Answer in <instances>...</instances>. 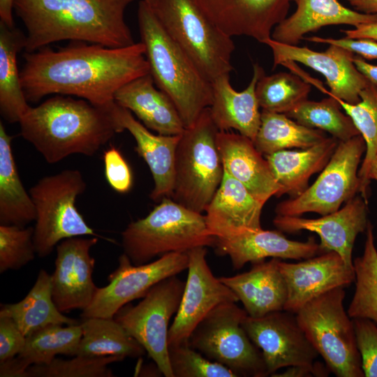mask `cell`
Returning a JSON list of instances; mask_svg holds the SVG:
<instances>
[{"mask_svg": "<svg viewBox=\"0 0 377 377\" xmlns=\"http://www.w3.org/2000/svg\"><path fill=\"white\" fill-rule=\"evenodd\" d=\"M22 87L27 101L50 94L75 96L92 104L114 102L124 84L149 73L145 45L122 47L77 42L57 50L48 46L23 55Z\"/></svg>", "mask_w": 377, "mask_h": 377, "instance_id": "6da1fadb", "label": "cell"}, {"mask_svg": "<svg viewBox=\"0 0 377 377\" xmlns=\"http://www.w3.org/2000/svg\"><path fill=\"white\" fill-rule=\"evenodd\" d=\"M135 0H14L13 13L26 29L25 52L61 40L110 47L135 43L125 22Z\"/></svg>", "mask_w": 377, "mask_h": 377, "instance_id": "7a4b0ae2", "label": "cell"}, {"mask_svg": "<svg viewBox=\"0 0 377 377\" xmlns=\"http://www.w3.org/2000/svg\"><path fill=\"white\" fill-rule=\"evenodd\" d=\"M116 102L100 106L64 95L29 107L19 124L21 136L49 163L73 154L94 156L123 132L114 114Z\"/></svg>", "mask_w": 377, "mask_h": 377, "instance_id": "3957f363", "label": "cell"}, {"mask_svg": "<svg viewBox=\"0 0 377 377\" xmlns=\"http://www.w3.org/2000/svg\"><path fill=\"white\" fill-rule=\"evenodd\" d=\"M138 22L149 73L172 100L185 128L193 125L213 101L212 83L165 31L151 6L138 3Z\"/></svg>", "mask_w": 377, "mask_h": 377, "instance_id": "277c9868", "label": "cell"}, {"mask_svg": "<svg viewBox=\"0 0 377 377\" xmlns=\"http://www.w3.org/2000/svg\"><path fill=\"white\" fill-rule=\"evenodd\" d=\"M205 216L163 198L145 217L130 223L121 232L124 253L135 265L156 256L188 252L199 246H214Z\"/></svg>", "mask_w": 377, "mask_h": 377, "instance_id": "5b68a950", "label": "cell"}, {"mask_svg": "<svg viewBox=\"0 0 377 377\" xmlns=\"http://www.w3.org/2000/svg\"><path fill=\"white\" fill-rule=\"evenodd\" d=\"M219 131L207 108L193 125L185 128L176 149L170 198L201 214L207 208L224 175L216 145Z\"/></svg>", "mask_w": 377, "mask_h": 377, "instance_id": "8992f818", "label": "cell"}, {"mask_svg": "<svg viewBox=\"0 0 377 377\" xmlns=\"http://www.w3.org/2000/svg\"><path fill=\"white\" fill-rule=\"evenodd\" d=\"M150 6L165 31L209 81L230 75L235 48L232 37L191 0H156Z\"/></svg>", "mask_w": 377, "mask_h": 377, "instance_id": "52a82bcc", "label": "cell"}, {"mask_svg": "<svg viewBox=\"0 0 377 377\" xmlns=\"http://www.w3.org/2000/svg\"><path fill=\"white\" fill-rule=\"evenodd\" d=\"M86 188L82 172L67 169L41 178L29 189L36 211L34 241L39 257L50 255L68 238L103 237L88 226L77 209L76 200Z\"/></svg>", "mask_w": 377, "mask_h": 377, "instance_id": "ba28073f", "label": "cell"}, {"mask_svg": "<svg viewBox=\"0 0 377 377\" xmlns=\"http://www.w3.org/2000/svg\"><path fill=\"white\" fill-rule=\"evenodd\" d=\"M343 287L330 290L305 304L296 314L300 327L337 377H363L353 319L343 306Z\"/></svg>", "mask_w": 377, "mask_h": 377, "instance_id": "9c48e42d", "label": "cell"}, {"mask_svg": "<svg viewBox=\"0 0 377 377\" xmlns=\"http://www.w3.org/2000/svg\"><path fill=\"white\" fill-rule=\"evenodd\" d=\"M247 316L236 302L221 304L198 324L188 343L208 359L229 368L237 376H267L260 350L242 325Z\"/></svg>", "mask_w": 377, "mask_h": 377, "instance_id": "30bf717a", "label": "cell"}, {"mask_svg": "<svg viewBox=\"0 0 377 377\" xmlns=\"http://www.w3.org/2000/svg\"><path fill=\"white\" fill-rule=\"evenodd\" d=\"M365 151L366 145L360 135L339 141L313 184L300 195L279 203L276 214L301 216L314 212L323 216L339 209L360 193L359 165Z\"/></svg>", "mask_w": 377, "mask_h": 377, "instance_id": "8fae6325", "label": "cell"}, {"mask_svg": "<svg viewBox=\"0 0 377 377\" xmlns=\"http://www.w3.org/2000/svg\"><path fill=\"white\" fill-rule=\"evenodd\" d=\"M184 286L177 275L168 277L154 286L137 305L127 304L114 316L165 377H173L168 353L169 323L179 309Z\"/></svg>", "mask_w": 377, "mask_h": 377, "instance_id": "7c38bea8", "label": "cell"}, {"mask_svg": "<svg viewBox=\"0 0 377 377\" xmlns=\"http://www.w3.org/2000/svg\"><path fill=\"white\" fill-rule=\"evenodd\" d=\"M188 265L187 252H172L142 265H133L123 253L117 268L108 276V284L97 288L90 304L81 318H114L118 311L130 302L144 297L162 280L178 274Z\"/></svg>", "mask_w": 377, "mask_h": 377, "instance_id": "4fadbf2b", "label": "cell"}, {"mask_svg": "<svg viewBox=\"0 0 377 377\" xmlns=\"http://www.w3.org/2000/svg\"><path fill=\"white\" fill-rule=\"evenodd\" d=\"M242 325L260 350L268 376L281 368L313 364L319 356L294 313L282 310L258 318L247 316Z\"/></svg>", "mask_w": 377, "mask_h": 377, "instance_id": "5bb4252c", "label": "cell"}, {"mask_svg": "<svg viewBox=\"0 0 377 377\" xmlns=\"http://www.w3.org/2000/svg\"><path fill=\"white\" fill-rule=\"evenodd\" d=\"M187 253V279L169 329L168 345L188 341L195 327L214 308L225 302L239 301L235 293L214 276L206 260V247H196Z\"/></svg>", "mask_w": 377, "mask_h": 377, "instance_id": "9a60e30c", "label": "cell"}, {"mask_svg": "<svg viewBox=\"0 0 377 377\" xmlns=\"http://www.w3.org/2000/svg\"><path fill=\"white\" fill-rule=\"evenodd\" d=\"M264 44L269 47L273 65L299 62L323 74L330 91L320 87L325 94L351 104L360 101V94L369 83L353 63L354 54L341 47L329 45L324 52L279 43L272 38Z\"/></svg>", "mask_w": 377, "mask_h": 377, "instance_id": "2e32d148", "label": "cell"}, {"mask_svg": "<svg viewBox=\"0 0 377 377\" xmlns=\"http://www.w3.org/2000/svg\"><path fill=\"white\" fill-rule=\"evenodd\" d=\"M98 237H74L56 246L55 268L51 274L52 299L62 313L86 309L97 288L93 281L95 260L90 249Z\"/></svg>", "mask_w": 377, "mask_h": 377, "instance_id": "e0dca14e", "label": "cell"}, {"mask_svg": "<svg viewBox=\"0 0 377 377\" xmlns=\"http://www.w3.org/2000/svg\"><path fill=\"white\" fill-rule=\"evenodd\" d=\"M367 205L361 195H355L343 207L320 218L276 215L273 224L286 232L308 230L318 234L322 253L334 251L348 267L354 268V243L357 235L367 230Z\"/></svg>", "mask_w": 377, "mask_h": 377, "instance_id": "ac0fdd59", "label": "cell"}, {"mask_svg": "<svg viewBox=\"0 0 377 377\" xmlns=\"http://www.w3.org/2000/svg\"><path fill=\"white\" fill-rule=\"evenodd\" d=\"M287 287L284 311L296 314L305 304L355 280L354 268L348 267L334 251H326L295 263L279 260Z\"/></svg>", "mask_w": 377, "mask_h": 377, "instance_id": "d6986e66", "label": "cell"}, {"mask_svg": "<svg viewBox=\"0 0 377 377\" xmlns=\"http://www.w3.org/2000/svg\"><path fill=\"white\" fill-rule=\"evenodd\" d=\"M228 36L264 42L286 17L291 0H191Z\"/></svg>", "mask_w": 377, "mask_h": 377, "instance_id": "ffe728a7", "label": "cell"}, {"mask_svg": "<svg viewBox=\"0 0 377 377\" xmlns=\"http://www.w3.org/2000/svg\"><path fill=\"white\" fill-rule=\"evenodd\" d=\"M216 253L229 256L234 269H240L248 263H257L267 258L307 259L321 253L314 237L306 242L291 240L276 230L263 228L247 230L223 238H216Z\"/></svg>", "mask_w": 377, "mask_h": 377, "instance_id": "44dd1931", "label": "cell"}, {"mask_svg": "<svg viewBox=\"0 0 377 377\" xmlns=\"http://www.w3.org/2000/svg\"><path fill=\"white\" fill-rule=\"evenodd\" d=\"M216 145L224 171L241 182L263 204L273 195L279 197L281 186L269 165L253 142L239 133L219 131Z\"/></svg>", "mask_w": 377, "mask_h": 377, "instance_id": "7402d4cb", "label": "cell"}, {"mask_svg": "<svg viewBox=\"0 0 377 377\" xmlns=\"http://www.w3.org/2000/svg\"><path fill=\"white\" fill-rule=\"evenodd\" d=\"M263 206L241 182L224 171L222 182L205 210L207 228L216 238L260 229Z\"/></svg>", "mask_w": 377, "mask_h": 377, "instance_id": "603a6c76", "label": "cell"}, {"mask_svg": "<svg viewBox=\"0 0 377 377\" xmlns=\"http://www.w3.org/2000/svg\"><path fill=\"white\" fill-rule=\"evenodd\" d=\"M114 114L124 131L134 138L135 151L147 164L154 180L150 198L158 202L170 198L174 185V170L176 149L179 135H155L141 122L135 119L131 112L116 103Z\"/></svg>", "mask_w": 377, "mask_h": 377, "instance_id": "cb8c5ba5", "label": "cell"}, {"mask_svg": "<svg viewBox=\"0 0 377 377\" xmlns=\"http://www.w3.org/2000/svg\"><path fill=\"white\" fill-rule=\"evenodd\" d=\"M264 73L260 65L253 64L251 82L242 91H237L232 88L229 74L223 75L212 82L213 101L209 111L219 131H228L234 129L253 141L261 118L256 87L258 80Z\"/></svg>", "mask_w": 377, "mask_h": 377, "instance_id": "d4e9b609", "label": "cell"}, {"mask_svg": "<svg viewBox=\"0 0 377 377\" xmlns=\"http://www.w3.org/2000/svg\"><path fill=\"white\" fill-rule=\"evenodd\" d=\"M279 260L272 258L254 263L248 272L219 278L235 293L248 316L258 318L283 310L287 287L279 267Z\"/></svg>", "mask_w": 377, "mask_h": 377, "instance_id": "484cf974", "label": "cell"}, {"mask_svg": "<svg viewBox=\"0 0 377 377\" xmlns=\"http://www.w3.org/2000/svg\"><path fill=\"white\" fill-rule=\"evenodd\" d=\"M156 87L149 73L119 88L114 100L133 112L148 129L161 135H181L185 126L177 108L169 96Z\"/></svg>", "mask_w": 377, "mask_h": 377, "instance_id": "4316f807", "label": "cell"}, {"mask_svg": "<svg viewBox=\"0 0 377 377\" xmlns=\"http://www.w3.org/2000/svg\"><path fill=\"white\" fill-rule=\"evenodd\" d=\"M295 12L273 29L271 38L281 43L296 45L303 36L330 25L355 27L377 22V15L362 13L343 6L338 0H291Z\"/></svg>", "mask_w": 377, "mask_h": 377, "instance_id": "83f0119b", "label": "cell"}, {"mask_svg": "<svg viewBox=\"0 0 377 377\" xmlns=\"http://www.w3.org/2000/svg\"><path fill=\"white\" fill-rule=\"evenodd\" d=\"M338 143L337 139L327 137L306 149L282 150L265 156L281 186L279 197L288 194L293 198L304 192L308 187L311 176L323 170Z\"/></svg>", "mask_w": 377, "mask_h": 377, "instance_id": "f1b7e54d", "label": "cell"}, {"mask_svg": "<svg viewBox=\"0 0 377 377\" xmlns=\"http://www.w3.org/2000/svg\"><path fill=\"white\" fill-rule=\"evenodd\" d=\"M0 316L11 318L26 337L49 325L80 323L64 316L57 307L52 299L51 274L43 269L22 300L1 304Z\"/></svg>", "mask_w": 377, "mask_h": 377, "instance_id": "f546056e", "label": "cell"}, {"mask_svg": "<svg viewBox=\"0 0 377 377\" xmlns=\"http://www.w3.org/2000/svg\"><path fill=\"white\" fill-rule=\"evenodd\" d=\"M25 39L20 30L0 22V113L10 123H19L30 107L17 64V55L24 49Z\"/></svg>", "mask_w": 377, "mask_h": 377, "instance_id": "4dcf8cb0", "label": "cell"}, {"mask_svg": "<svg viewBox=\"0 0 377 377\" xmlns=\"http://www.w3.org/2000/svg\"><path fill=\"white\" fill-rule=\"evenodd\" d=\"M13 137L0 122V224L26 226L35 221L32 198L20 179L12 151Z\"/></svg>", "mask_w": 377, "mask_h": 377, "instance_id": "1f68e13d", "label": "cell"}, {"mask_svg": "<svg viewBox=\"0 0 377 377\" xmlns=\"http://www.w3.org/2000/svg\"><path fill=\"white\" fill-rule=\"evenodd\" d=\"M82 337L75 355L117 356L135 358L145 354L144 348L114 318H82Z\"/></svg>", "mask_w": 377, "mask_h": 377, "instance_id": "d6a6232c", "label": "cell"}, {"mask_svg": "<svg viewBox=\"0 0 377 377\" xmlns=\"http://www.w3.org/2000/svg\"><path fill=\"white\" fill-rule=\"evenodd\" d=\"M327 138L324 131L302 125L283 113L261 111L260 124L253 140L264 156L291 148L306 149Z\"/></svg>", "mask_w": 377, "mask_h": 377, "instance_id": "836d02e7", "label": "cell"}, {"mask_svg": "<svg viewBox=\"0 0 377 377\" xmlns=\"http://www.w3.org/2000/svg\"><path fill=\"white\" fill-rule=\"evenodd\" d=\"M333 97L339 102L346 114L350 117L366 145V151L358 171V177L360 182L359 193L368 203L371 182L369 175L373 163L377 157V86L369 82L360 92V102L355 104L348 103Z\"/></svg>", "mask_w": 377, "mask_h": 377, "instance_id": "e575fe53", "label": "cell"}, {"mask_svg": "<svg viewBox=\"0 0 377 377\" xmlns=\"http://www.w3.org/2000/svg\"><path fill=\"white\" fill-rule=\"evenodd\" d=\"M82 337L80 323L64 327L49 325L27 337L17 357L28 369L31 364H48L57 355L75 356Z\"/></svg>", "mask_w": 377, "mask_h": 377, "instance_id": "d590c367", "label": "cell"}, {"mask_svg": "<svg viewBox=\"0 0 377 377\" xmlns=\"http://www.w3.org/2000/svg\"><path fill=\"white\" fill-rule=\"evenodd\" d=\"M355 289L348 309L353 318H366L377 325V249L374 227L369 221L364 249L353 260Z\"/></svg>", "mask_w": 377, "mask_h": 377, "instance_id": "8d00e7d4", "label": "cell"}, {"mask_svg": "<svg viewBox=\"0 0 377 377\" xmlns=\"http://www.w3.org/2000/svg\"><path fill=\"white\" fill-rule=\"evenodd\" d=\"M328 96L320 101L307 99L285 114L302 125L326 131L339 141L360 135L350 117L341 110L339 102Z\"/></svg>", "mask_w": 377, "mask_h": 377, "instance_id": "74e56055", "label": "cell"}, {"mask_svg": "<svg viewBox=\"0 0 377 377\" xmlns=\"http://www.w3.org/2000/svg\"><path fill=\"white\" fill-rule=\"evenodd\" d=\"M311 86L296 73H265L258 80L256 94L262 110L286 114L307 100Z\"/></svg>", "mask_w": 377, "mask_h": 377, "instance_id": "f35d334b", "label": "cell"}, {"mask_svg": "<svg viewBox=\"0 0 377 377\" xmlns=\"http://www.w3.org/2000/svg\"><path fill=\"white\" fill-rule=\"evenodd\" d=\"M123 360L117 356L56 357L48 364L31 365L27 377H111L114 375L108 366Z\"/></svg>", "mask_w": 377, "mask_h": 377, "instance_id": "ab89813d", "label": "cell"}, {"mask_svg": "<svg viewBox=\"0 0 377 377\" xmlns=\"http://www.w3.org/2000/svg\"><path fill=\"white\" fill-rule=\"evenodd\" d=\"M173 377H236L229 368L202 355L188 341L168 345Z\"/></svg>", "mask_w": 377, "mask_h": 377, "instance_id": "60d3db41", "label": "cell"}, {"mask_svg": "<svg viewBox=\"0 0 377 377\" xmlns=\"http://www.w3.org/2000/svg\"><path fill=\"white\" fill-rule=\"evenodd\" d=\"M34 232L32 227L0 225V273L19 269L34 260Z\"/></svg>", "mask_w": 377, "mask_h": 377, "instance_id": "b9f144b4", "label": "cell"}, {"mask_svg": "<svg viewBox=\"0 0 377 377\" xmlns=\"http://www.w3.org/2000/svg\"><path fill=\"white\" fill-rule=\"evenodd\" d=\"M353 321L364 376L377 377V325L366 318Z\"/></svg>", "mask_w": 377, "mask_h": 377, "instance_id": "7bdbcfd3", "label": "cell"}, {"mask_svg": "<svg viewBox=\"0 0 377 377\" xmlns=\"http://www.w3.org/2000/svg\"><path fill=\"white\" fill-rule=\"evenodd\" d=\"M105 177L109 186L119 193H128L133 186L131 170L119 149L111 147L104 151Z\"/></svg>", "mask_w": 377, "mask_h": 377, "instance_id": "ee69618b", "label": "cell"}, {"mask_svg": "<svg viewBox=\"0 0 377 377\" xmlns=\"http://www.w3.org/2000/svg\"><path fill=\"white\" fill-rule=\"evenodd\" d=\"M26 337L14 320L0 316V362L18 355L23 350Z\"/></svg>", "mask_w": 377, "mask_h": 377, "instance_id": "f6af8a7d", "label": "cell"}, {"mask_svg": "<svg viewBox=\"0 0 377 377\" xmlns=\"http://www.w3.org/2000/svg\"><path fill=\"white\" fill-rule=\"evenodd\" d=\"M310 42L334 45L341 47L351 52L356 53L360 57L365 59H377V40L369 38H340L334 39L311 36L305 38Z\"/></svg>", "mask_w": 377, "mask_h": 377, "instance_id": "bcb514c9", "label": "cell"}, {"mask_svg": "<svg viewBox=\"0 0 377 377\" xmlns=\"http://www.w3.org/2000/svg\"><path fill=\"white\" fill-rule=\"evenodd\" d=\"M330 370L320 362H315L309 365H295L286 367V369L280 374H274L272 376L276 377H309V376H327Z\"/></svg>", "mask_w": 377, "mask_h": 377, "instance_id": "7dc6e473", "label": "cell"}, {"mask_svg": "<svg viewBox=\"0 0 377 377\" xmlns=\"http://www.w3.org/2000/svg\"><path fill=\"white\" fill-rule=\"evenodd\" d=\"M345 38H369L377 40V22L357 25L353 29L341 30Z\"/></svg>", "mask_w": 377, "mask_h": 377, "instance_id": "c3c4849f", "label": "cell"}, {"mask_svg": "<svg viewBox=\"0 0 377 377\" xmlns=\"http://www.w3.org/2000/svg\"><path fill=\"white\" fill-rule=\"evenodd\" d=\"M353 63L370 83L377 86V66L367 63L360 57H354Z\"/></svg>", "mask_w": 377, "mask_h": 377, "instance_id": "681fc988", "label": "cell"}, {"mask_svg": "<svg viewBox=\"0 0 377 377\" xmlns=\"http://www.w3.org/2000/svg\"><path fill=\"white\" fill-rule=\"evenodd\" d=\"M13 1L0 0V22H2L10 28L15 27Z\"/></svg>", "mask_w": 377, "mask_h": 377, "instance_id": "f907efd6", "label": "cell"}, {"mask_svg": "<svg viewBox=\"0 0 377 377\" xmlns=\"http://www.w3.org/2000/svg\"><path fill=\"white\" fill-rule=\"evenodd\" d=\"M355 10L368 15H377V0H346Z\"/></svg>", "mask_w": 377, "mask_h": 377, "instance_id": "816d5d0a", "label": "cell"}, {"mask_svg": "<svg viewBox=\"0 0 377 377\" xmlns=\"http://www.w3.org/2000/svg\"><path fill=\"white\" fill-rule=\"evenodd\" d=\"M370 179H376L377 180V157L375 159L371 172L369 175Z\"/></svg>", "mask_w": 377, "mask_h": 377, "instance_id": "f5cc1de1", "label": "cell"}, {"mask_svg": "<svg viewBox=\"0 0 377 377\" xmlns=\"http://www.w3.org/2000/svg\"><path fill=\"white\" fill-rule=\"evenodd\" d=\"M145 2H147L149 6H151L156 0H144Z\"/></svg>", "mask_w": 377, "mask_h": 377, "instance_id": "db71d44e", "label": "cell"}]
</instances>
